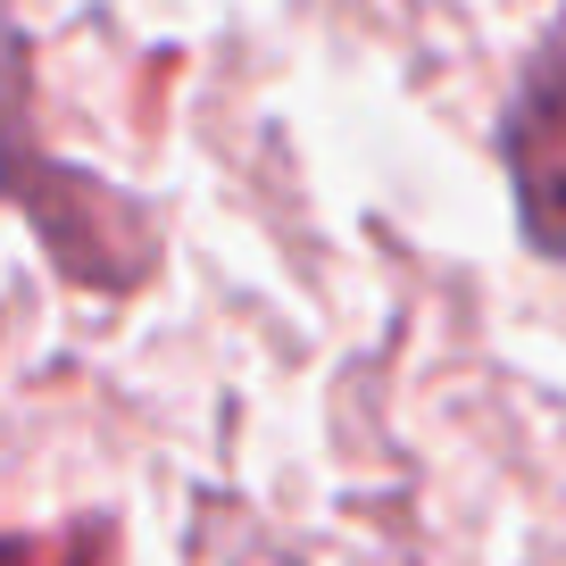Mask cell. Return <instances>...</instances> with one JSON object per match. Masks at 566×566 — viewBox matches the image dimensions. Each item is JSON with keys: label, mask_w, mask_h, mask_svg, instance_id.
<instances>
[{"label": "cell", "mask_w": 566, "mask_h": 566, "mask_svg": "<svg viewBox=\"0 0 566 566\" xmlns=\"http://www.w3.org/2000/svg\"><path fill=\"white\" fill-rule=\"evenodd\" d=\"M492 142H500V167H509V209L525 250L566 266V0L533 34Z\"/></svg>", "instance_id": "7a4b0ae2"}, {"label": "cell", "mask_w": 566, "mask_h": 566, "mask_svg": "<svg viewBox=\"0 0 566 566\" xmlns=\"http://www.w3.org/2000/svg\"><path fill=\"white\" fill-rule=\"evenodd\" d=\"M18 34H0V192L25 209V226L42 233V250L59 259V275L92 283V292H134L150 275V209L125 200L117 184H101L92 167L42 159L18 125V67L9 51Z\"/></svg>", "instance_id": "6da1fadb"}]
</instances>
